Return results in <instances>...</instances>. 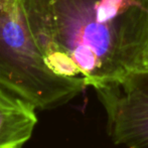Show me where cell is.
Masks as SVG:
<instances>
[{
  "instance_id": "cell-1",
  "label": "cell",
  "mask_w": 148,
  "mask_h": 148,
  "mask_svg": "<svg viewBox=\"0 0 148 148\" xmlns=\"http://www.w3.org/2000/svg\"><path fill=\"white\" fill-rule=\"evenodd\" d=\"M49 66L94 89L148 73V0H22Z\"/></svg>"
},
{
  "instance_id": "cell-2",
  "label": "cell",
  "mask_w": 148,
  "mask_h": 148,
  "mask_svg": "<svg viewBox=\"0 0 148 148\" xmlns=\"http://www.w3.org/2000/svg\"><path fill=\"white\" fill-rule=\"evenodd\" d=\"M0 87L38 110L60 107L87 87L84 79L60 76L51 69L22 0H0Z\"/></svg>"
},
{
  "instance_id": "cell-3",
  "label": "cell",
  "mask_w": 148,
  "mask_h": 148,
  "mask_svg": "<svg viewBox=\"0 0 148 148\" xmlns=\"http://www.w3.org/2000/svg\"><path fill=\"white\" fill-rule=\"evenodd\" d=\"M95 91L107 115L112 141L127 148H148V73Z\"/></svg>"
},
{
  "instance_id": "cell-4",
  "label": "cell",
  "mask_w": 148,
  "mask_h": 148,
  "mask_svg": "<svg viewBox=\"0 0 148 148\" xmlns=\"http://www.w3.org/2000/svg\"><path fill=\"white\" fill-rule=\"evenodd\" d=\"M32 104L0 87V148H22L37 123Z\"/></svg>"
}]
</instances>
